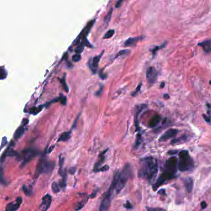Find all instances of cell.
Wrapping results in <instances>:
<instances>
[{
    "mask_svg": "<svg viewBox=\"0 0 211 211\" xmlns=\"http://www.w3.org/2000/svg\"><path fill=\"white\" fill-rule=\"evenodd\" d=\"M158 171V164L156 158L148 157L142 158L140 162L138 177L145 180H151Z\"/></svg>",
    "mask_w": 211,
    "mask_h": 211,
    "instance_id": "cell-1",
    "label": "cell"
},
{
    "mask_svg": "<svg viewBox=\"0 0 211 211\" xmlns=\"http://www.w3.org/2000/svg\"><path fill=\"white\" fill-rule=\"evenodd\" d=\"M119 172H116L114 174L112 183L109 188V190H107V192H106L103 197V199L102 200V202L100 204V209H99V211H107L111 203V201L113 197V193L115 190L117 189V183H118V178H119Z\"/></svg>",
    "mask_w": 211,
    "mask_h": 211,
    "instance_id": "cell-2",
    "label": "cell"
},
{
    "mask_svg": "<svg viewBox=\"0 0 211 211\" xmlns=\"http://www.w3.org/2000/svg\"><path fill=\"white\" fill-rule=\"evenodd\" d=\"M132 169L131 167L129 164H126L123 167L122 170L119 172V178H118V183L117 185L116 192L117 193H119L122 190L125 186L126 185L128 180H129L131 175H132Z\"/></svg>",
    "mask_w": 211,
    "mask_h": 211,
    "instance_id": "cell-3",
    "label": "cell"
},
{
    "mask_svg": "<svg viewBox=\"0 0 211 211\" xmlns=\"http://www.w3.org/2000/svg\"><path fill=\"white\" fill-rule=\"evenodd\" d=\"M54 166L55 164L52 161H50L46 158L40 159L36 165L35 170V176L37 177L41 173L48 174L52 172Z\"/></svg>",
    "mask_w": 211,
    "mask_h": 211,
    "instance_id": "cell-4",
    "label": "cell"
},
{
    "mask_svg": "<svg viewBox=\"0 0 211 211\" xmlns=\"http://www.w3.org/2000/svg\"><path fill=\"white\" fill-rule=\"evenodd\" d=\"M178 169L181 172H185L190 170L193 167V160L190 158V156L186 158H180L177 164Z\"/></svg>",
    "mask_w": 211,
    "mask_h": 211,
    "instance_id": "cell-5",
    "label": "cell"
},
{
    "mask_svg": "<svg viewBox=\"0 0 211 211\" xmlns=\"http://www.w3.org/2000/svg\"><path fill=\"white\" fill-rule=\"evenodd\" d=\"M177 159L176 157H170L166 161L164 172L175 176L177 170Z\"/></svg>",
    "mask_w": 211,
    "mask_h": 211,
    "instance_id": "cell-6",
    "label": "cell"
},
{
    "mask_svg": "<svg viewBox=\"0 0 211 211\" xmlns=\"http://www.w3.org/2000/svg\"><path fill=\"white\" fill-rule=\"evenodd\" d=\"M146 79H147V81L149 84L153 85L156 82L158 79V72L155 68L149 67L146 71Z\"/></svg>",
    "mask_w": 211,
    "mask_h": 211,
    "instance_id": "cell-7",
    "label": "cell"
},
{
    "mask_svg": "<svg viewBox=\"0 0 211 211\" xmlns=\"http://www.w3.org/2000/svg\"><path fill=\"white\" fill-rule=\"evenodd\" d=\"M104 52H105V51L103 50L101 54L90 59L88 61V66H89L91 71L93 72V74H95L96 71H97L99 63L100 61L101 58L103 57V55Z\"/></svg>",
    "mask_w": 211,
    "mask_h": 211,
    "instance_id": "cell-8",
    "label": "cell"
},
{
    "mask_svg": "<svg viewBox=\"0 0 211 211\" xmlns=\"http://www.w3.org/2000/svg\"><path fill=\"white\" fill-rule=\"evenodd\" d=\"M107 151H108V149H106L103 152L100 153L98 158V160L94 166V169H93L94 172L96 173L98 169H100L101 167H103L102 165L105 161L106 156V153Z\"/></svg>",
    "mask_w": 211,
    "mask_h": 211,
    "instance_id": "cell-9",
    "label": "cell"
},
{
    "mask_svg": "<svg viewBox=\"0 0 211 211\" xmlns=\"http://www.w3.org/2000/svg\"><path fill=\"white\" fill-rule=\"evenodd\" d=\"M52 202V197L50 194H46L42 199V203L41 204V211H47L50 208Z\"/></svg>",
    "mask_w": 211,
    "mask_h": 211,
    "instance_id": "cell-10",
    "label": "cell"
},
{
    "mask_svg": "<svg viewBox=\"0 0 211 211\" xmlns=\"http://www.w3.org/2000/svg\"><path fill=\"white\" fill-rule=\"evenodd\" d=\"M178 133V131L176 129H170L162 134L159 138V141H165L169 139L176 137Z\"/></svg>",
    "mask_w": 211,
    "mask_h": 211,
    "instance_id": "cell-11",
    "label": "cell"
},
{
    "mask_svg": "<svg viewBox=\"0 0 211 211\" xmlns=\"http://www.w3.org/2000/svg\"><path fill=\"white\" fill-rule=\"evenodd\" d=\"M22 199L20 197H19L15 203H10L6 207V211H16L19 208Z\"/></svg>",
    "mask_w": 211,
    "mask_h": 211,
    "instance_id": "cell-12",
    "label": "cell"
},
{
    "mask_svg": "<svg viewBox=\"0 0 211 211\" xmlns=\"http://www.w3.org/2000/svg\"><path fill=\"white\" fill-rule=\"evenodd\" d=\"M142 38L143 37H135L128 38L123 43V46L125 47L135 46L137 44V43L141 40Z\"/></svg>",
    "mask_w": 211,
    "mask_h": 211,
    "instance_id": "cell-13",
    "label": "cell"
},
{
    "mask_svg": "<svg viewBox=\"0 0 211 211\" xmlns=\"http://www.w3.org/2000/svg\"><path fill=\"white\" fill-rule=\"evenodd\" d=\"M198 46L202 47L204 52L206 53H209L211 52V40L208 39L197 44Z\"/></svg>",
    "mask_w": 211,
    "mask_h": 211,
    "instance_id": "cell-14",
    "label": "cell"
},
{
    "mask_svg": "<svg viewBox=\"0 0 211 211\" xmlns=\"http://www.w3.org/2000/svg\"><path fill=\"white\" fill-rule=\"evenodd\" d=\"M207 107V114H203V117L206 123L211 125V104L209 103H206Z\"/></svg>",
    "mask_w": 211,
    "mask_h": 211,
    "instance_id": "cell-15",
    "label": "cell"
},
{
    "mask_svg": "<svg viewBox=\"0 0 211 211\" xmlns=\"http://www.w3.org/2000/svg\"><path fill=\"white\" fill-rule=\"evenodd\" d=\"M23 153H24V156H25V158H26V160L27 162L28 160H30L32 158L35 157L36 155V152L34 149H29L25 151H24Z\"/></svg>",
    "mask_w": 211,
    "mask_h": 211,
    "instance_id": "cell-16",
    "label": "cell"
},
{
    "mask_svg": "<svg viewBox=\"0 0 211 211\" xmlns=\"http://www.w3.org/2000/svg\"><path fill=\"white\" fill-rule=\"evenodd\" d=\"M161 119L160 116L159 115H154L149 121V126L151 128H154L156 126Z\"/></svg>",
    "mask_w": 211,
    "mask_h": 211,
    "instance_id": "cell-17",
    "label": "cell"
},
{
    "mask_svg": "<svg viewBox=\"0 0 211 211\" xmlns=\"http://www.w3.org/2000/svg\"><path fill=\"white\" fill-rule=\"evenodd\" d=\"M185 186L187 191L188 192H192L193 187V181L191 178H188L185 180Z\"/></svg>",
    "mask_w": 211,
    "mask_h": 211,
    "instance_id": "cell-18",
    "label": "cell"
},
{
    "mask_svg": "<svg viewBox=\"0 0 211 211\" xmlns=\"http://www.w3.org/2000/svg\"><path fill=\"white\" fill-rule=\"evenodd\" d=\"M71 137V131H68V132H64L62 134H61L57 141L58 142H60V141H62V142H64V141H68Z\"/></svg>",
    "mask_w": 211,
    "mask_h": 211,
    "instance_id": "cell-19",
    "label": "cell"
},
{
    "mask_svg": "<svg viewBox=\"0 0 211 211\" xmlns=\"http://www.w3.org/2000/svg\"><path fill=\"white\" fill-rule=\"evenodd\" d=\"M67 178H68V176H67V172L65 170V172H64V175L62 176V180L61 181L59 182V185L61 186V188H62L63 190L65 189V188L66 187V185H67Z\"/></svg>",
    "mask_w": 211,
    "mask_h": 211,
    "instance_id": "cell-20",
    "label": "cell"
},
{
    "mask_svg": "<svg viewBox=\"0 0 211 211\" xmlns=\"http://www.w3.org/2000/svg\"><path fill=\"white\" fill-rule=\"evenodd\" d=\"M64 158L61 157V156L59 157V173L61 176H62L64 174L65 171H63V165H64Z\"/></svg>",
    "mask_w": 211,
    "mask_h": 211,
    "instance_id": "cell-21",
    "label": "cell"
},
{
    "mask_svg": "<svg viewBox=\"0 0 211 211\" xmlns=\"http://www.w3.org/2000/svg\"><path fill=\"white\" fill-rule=\"evenodd\" d=\"M88 198H89V197L87 198V199H84V201H82L80 202L79 203H78V204H77V206H76V208L75 209V211H78L79 210H80L81 209H82V208L84 207V206L85 205V204L87 203Z\"/></svg>",
    "mask_w": 211,
    "mask_h": 211,
    "instance_id": "cell-22",
    "label": "cell"
},
{
    "mask_svg": "<svg viewBox=\"0 0 211 211\" xmlns=\"http://www.w3.org/2000/svg\"><path fill=\"white\" fill-rule=\"evenodd\" d=\"M60 102L63 105H66V102H67V98L65 96L61 95L59 97H58L57 98H56L55 100H53L51 102Z\"/></svg>",
    "mask_w": 211,
    "mask_h": 211,
    "instance_id": "cell-23",
    "label": "cell"
},
{
    "mask_svg": "<svg viewBox=\"0 0 211 211\" xmlns=\"http://www.w3.org/2000/svg\"><path fill=\"white\" fill-rule=\"evenodd\" d=\"M24 132V126L19 127L14 134V137L16 139L19 138L23 134Z\"/></svg>",
    "mask_w": 211,
    "mask_h": 211,
    "instance_id": "cell-24",
    "label": "cell"
},
{
    "mask_svg": "<svg viewBox=\"0 0 211 211\" xmlns=\"http://www.w3.org/2000/svg\"><path fill=\"white\" fill-rule=\"evenodd\" d=\"M59 81H60L61 84H62V86L64 89L65 90V91L67 92H69V87H68V85H67V83H66V81L65 76H64V77H63L62 79H59Z\"/></svg>",
    "mask_w": 211,
    "mask_h": 211,
    "instance_id": "cell-25",
    "label": "cell"
},
{
    "mask_svg": "<svg viewBox=\"0 0 211 211\" xmlns=\"http://www.w3.org/2000/svg\"><path fill=\"white\" fill-rule=\"evenodd\" d=\"M43 106H39V107H33L30 109V113H31L33 115H36L37 114H38L43 108Z\"/></svg>",
    "mask_w": 211,
    "mask_h": 211,
    "instance_id": "cell-26",
    "label": "cell"
},
{
    "mask_svg": "<svg viewBox=\"0 0 211 211\" xmlns=\"http://www.w3.org/2000/svg\"><path fill=\"white\" fill-rule=\"evenodd\" d=\"M61 186L59 185V183H56V182H54L52 184V190H53V192H54V193H57L61 191Z\"/></svg>",
    "mask_w": 211,
    "mask_h": 211,
    "instance_id": "cell-27",
    "label": "cell"
},
{
    "mask_svg": "<svg viewBox=\"0 0 211 211\" xmlns=\"http://www.w3.org/2000/svg\"><path fill=\"white\" fill-rule=\"evenodd\" d=\"M115 33V31L114 29H110L108 31L106 32L104 37H103V38L104 39H108V38H110L111 37H112L114 34Z\"/></svg>",
    "mask_w": 211,
    "mask_h": 211,
    "instance_id": "cell-28",
    "label": "cell"
},
{
    "mask_svg": "<svg viewBox=\"0 0 211 211\" xmlns=\"http://www.w3.org/2000/svg\"><path fill=\"white\" fill-rule=\"evenodd\" d=\"M190 157V155L188 153V151H182L181 152L179 153V158H186V157Z\"/></svg>",
    "mask_w": 211,
    "mask_h": 211,
    "instance_id": "cell-29",
    "label": "cell"
},
{
    "mask_svg": "<svg viewBox=\"0 0 211 211\" xmlns=\"http://www.w3.org/2000/svg\"><path fill=\"white\" fill-rule=\"evenodd\" d=\"M7 76V73L3 67H0V79H3L6 78Z\"/></svg>",
    "mask_w": 211,
    "mask_h": 211,
    "instance_id": "cell-30",
    "label": "cell"
},
{
    "mask_svg": "<svg viewBox=\"0 0 211 211\" xmlns=\"http://www.w3.org/2000/svg\"><path fill=\"white\" fill-rule=\"evenodd\" d=\"M112 9H111L110 11H109V13H107V14L106 16L105 19H104L105 22H106V23L109 22V21L111 20V17H112Z\"/></svg>",
    "mask_w": 211,
    "mask_h": 211,
    "instance_id": "cell-31",
    "label": "cell"
},
{
    "mask_svg": "<svg viewBox=\"0 0 211 211\" xmlns=\"http://www.w3.org/2000/svg\"><path fill=\"white\" fill-rule=\"evenodd\" d=\"M130 50H121L119 52H118V53L117 54V55L116 56V58L119 57L120 56H123L125 55H127L130 53Z\"/></svg>",
    "mask_w": 211,
    "mask_h": 211,
    "instance_id": "cell-32",
    "label": "cell"
},
{
    "mask_svg": "<svg viewBox=\"0 0 211 211\" xmlns=\"http://www.w3.org/2000/svg\"><path fill=\"white\" fill-rule=\"evenodd\" d=\"M141 143V135L140 134H138L137 136V139H136V141H135V147L136 149H137L138 147V146H140Z\"/></svg>",
    "mask_w": 211,
    "mask_h": 211,
    "instance_id": "cell-33",
    "label": "cell"
},
{
    "mask_svg": "<svg viewBox=\"0 0 211 211\" xmlns=\"http://www.w3.org/2000/svg\"><path fill=\"white\" fill-rule=\"evenodd\" d=\"M81 59V55L80 54L76 53L75 55L72 56V61L74 62H78Z\"/></svg>",
    "mask_w": 211,
    "mask_h": 211,
    "instance_id": "cell-34",
    "label": "cell"
},
{
    "mask_svg": "<svg viewBox=\"0 0 211 211\" xmlns=\"http://www.w3.org/2000/svg\"><path fill=\"white\" fill-rule=\"evenodd\" d=\"M109 169V167L108 165H105V166H103L102 167H101L100 169L98 170V171L96 172V173L98 172H106V171H107Z\"/></svg>",
    "mask_w": 211,
    "mask_h": 211,
    "instance_id": "cell-35",
    "label": "cell"
},
{
    "mask_svg": "<svg viewBox=\"0 0 211 211\" xmlns=\"http://www.w3.org/2000/svg\"><path fill=\"white\" fill-rule=\"evenodd\" d=\"M146 209L148 211H165L163 209L160 208H146Z\"/></svg>",
    "mask_w": 211,
    "mask_h": 211,
    "instance_id": "cell-36",
    "label": "cell"
},
{
    "mask_svg": "<svg viewBox=\"0 0 211 211\" xmlns=\"http://www.w3.org/2000/svg\"><path fill=\"white\" fill-rule=\"evenodd\" d=\"M165 45V44H163V45H162V46H160V47H156L153 50H152V52H153V55H154L155 54H156V52L157 51H158L159 50V49H160V48H163L164 46Z\"/></svg>",
    "mask_w": 211,
    "mask_h": 211,
    "instance_id": "cell-37",
    "label": "cell"
},
{
    "mask_svg": "<svg viewBox=\"0 0 211 211\" xmlns=\"http://www.w3.org/2000/svg\"><path fill=\"white\" fill-rule=\"evenodd\" d=\"M141 86H142V84H141V83L139 84V85L137 86V89H136L135 91L134 92H133V94H132V96H135L137 95V93H138V92L140 91Z\"/></svg>",
    "mask_w": 211,
    "mask_h": 211,
    "instance_id": "cell-38",
    "label": "cell"
},
{
    "mask_svg": "<svg viewBox=\"0 0 211 211\" xmlns=\"http://www.w3.org/2000/svg\"><path fill=\"white\" fill-rule=\"evenodd\" d=\"M124 207L127 209H130L132 208V205L128 201H127L126 203L124 204Z\"/></svg>",
    "mask_w": 211,
    "mask_h": 211,
    "instance_id": "cell-39",
    "label": "cell"
},
{
    "mask_svg": "<svg viewBox=\"0 0 211 211\" xmlns=\"http://www.w3.org/2000/svg\"><path fill=\"white\" fill-rule=\"evenodd\" d=\"M22 189H23V191H24V192H25V194H27V195H29V194H29V191H28V189H27V187H26V186L24 185V186H23V187H22Z\"/></svg>",
    "mask_w": 211,
    "mask_h": 211,
    "instance_id": "cell-40",
    "label": "cell"
},
{
    "mask_svg": "<svg viewBox=\"0 0 211 211\" xmlns=\"http://www.w3.org/2000/svg\"><path fill=\"white\" fill-rule=\"evenodd\" d=\"M98 192V191H95V192H93L91 195H89V198H94V197L96 196Z\"/></svg>",
    "mask_w": 211,
    "mask_h": 211,
    "instance_id": "cell-41",
    "label": "cell"
},
{
    "mask_svg": "<svg viewBox=\"0 0 211 211\" xmlns=\"http://www.w3.org/2000/svg\"><path fill=\"white\" fill-rule=\"evenodd\" d=\"M201 208L202 209H205L206 207H207V204L205 201H203L201 203Z\"/></svg>",
    "mask_w": 211,
    "mask_h": 211,
    "instance_id": "cell-42",
    "label": "cell"
},
{
    "mask_svg": "<svg viewBox=\"0 0 211 211\" xmlns=\"http://www.w3.org/2000/svg\"><path fill=\"white\" fill-rule=\"evenodd\" d=\"M122 2H123L122 1H117V3H116V8H119L121 6V4H122Z\"/></svg>",
    "mask_w": 211,
    "mask_h": 211,
    "instance_id": "cell-43",
    "label": "cell"
},
{
    "mask_svg": "<svg viewBox=\"0 0 211 211\" xmlns=\"http://www.w3.org/2000/svg\"><path fill=\"white\" fill-rule=\"evenodd\" d=\"M75 171H76V168L72 167L71 169H70V170H69V173H70V174L73 175L75 173Z\"/></svg>",
    "mask_w": 211,
    "mask_h": 211,
    "instance_id": "cell-44",
    "label": "cell"
},
{
    "mask_svg": "<svg viewBox=\"0 0 211 211\" xmlns=\"http://www.w3.org/2000/svg\"><path fill=\"white\" fill-rule=\"evenodd\" d=\"M100 76L101 77V78H102L103 79H105L106 77V75L105 74L103 73V72L101 71V72L100 73Z\"/></svg>",
    "mask_w": 211,
    "mask_h": 211,
    "instance_id": "cell-45",
    "label": "cell"
},
{
    "mask_svg": "<svg viewBox=\"0 0 211 211\" xmlns=\"http://www.w3.org/2000/svg\"><path fill=\"white\" fill-rule=\"evenodd\" d=\"M158 193L159 194H161L162 195H165V191L164 189L163 190H160L159 191Z\"/></svg>",
    "mask_w": 211,
    "mask_h": 211,
    "instance_id": "cell-46",
    "label": "cell"
},
{
    "mask_svg": "<svg viewBox=\"0 0 211 211\" xmlns=\"http://www.w3.org/2000/svg\"><path fill=\"white\" fill-rule=\"evenodd\" d=\"M164 98H165V99H168V98H169V96L168 95V94H165V95H164Z\"/></svg>",
    "mask_w": 211,
    "mask_h": 211,
    "instance_id": "cell-47",
    "label": "cell"
},
{
    "mask_svg": "<svg viewBox=\"0 0 211 211\" xmlns=\"http://www.w3.org/2000/svg\"><path fill=\"white\" fill-rule=\"evenodd\" d=\"M164 86H165V84H164V82H162V84H161V86H160V88H163V87H164Z\"/></svg>",
    "mask_w": 211,
    "mask_h": 211,
    "instance_id": "cell-48",
    "label": "cell"
},
{
    "mask_svg": "<svg viewBox=\"0 0 211 211\" xmlns=\"http://www.w3.org/2000/svg\"><path fill=\"white\" fill-rule=\"evenodd\" d=\"M6 141H6V139L5 140V142H4V144H6V143H7V142H6ZM3 147V144L2 145H1V148H2Z\"/></svg>",
    "mask_w": 211,
    "mask_h": 211,
    "instance_id": "cell-49",
    "label": "cell"
},
{
    "mask_svg": "<svg viewBox=\"0 0 211 211\" xmlns=\"http://www.w3.org/2000/svg\"><path fill=\"white\" fill-rule=\"evenodd\" d=\"M209 84H210L211 85V80L210 81H209Z\"/></svg>",
    "mask_w": 211,
    "mask_h": 211,
    "instance_id": "cell-50",
    "label": "cell"
}]
</instances>
